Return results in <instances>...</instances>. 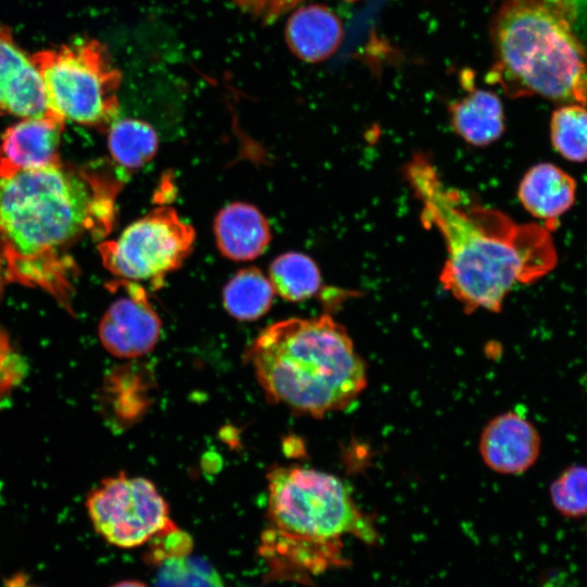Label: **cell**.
Masks as SVG:
<instances>
[{"label":"cell","mask_w":587,"mask_h":587,"mask_svg":"<svg viewBox=\"0 0 587 587\" xmlns=\"http://www.w3.org/2000/svg\"><path fill=\"white\" fill-rule=\"evenodd\" d=\"M213 229L220 252L233 261L257 259L272 238L265 216L245 202H233L223 208L215 217Z\"/></svg>","instance_id":"cell-14"},{"label":"cell","mask_w":587,"mask_h":587,"mask_svg":"<svg viewBox=\"0 0 587 587\" xmlns=\"http://www.w3.org/2000/svg\"><path fill=\"white\" fill-rule=\"evenodd\" d=\"M268 526L261 554L273 573H319L338 564L341 540L374 542L377 532L335 475L310 467L276 466L267 474Z\"/></svg>","instance_id":"cell-4"},{"label":"cell","mask_w":587,"mask_h":587,"mask_svg":"<svg viewBox=\"0 0 587 587\" xmlns=\"http://www.w3.org/2000/svg\"><path fill=\"white\" fill-rule=\"evenodd\" d=\"M247 357L270 401L314 417L349 407L367 383L351 337L329 314L267 326Z\"/></svg>","instance_id":"cell-3"},{"label":"cell","mask_w":587,"mask_h":587,"mask_svg":"<svg viewBox=\"0 0 587 587\" xmlns=\"http://www.w3.org/2000/svg\"><path fill=\"white\" fill-rule=\"evenodd\" d=\"M120 290L99 324L103 347L113 355L138 358L150 352L161 332V320L147 291L136 282L118 278L108 283Z\"/></svg>","instance_id":"cell-9"},{"label":"cell","mask_w":587,"mask_h":587,"mask_svg":"<svg viewBox=\"0 0 587 587\" xmlns=\"http://www.w3.org/2000/svg\"><path fill=\"white\" fill-rule=\"evenodd\" d=\"M254 20L271 24L296 8L302 0H230Z\"/></svg>","instance_id":"cell-23"},{"label":"cell","mask_w":587,"mask_h":587,"mask_svg":"<svg viewBox=\"0 0 587 587\" xmlns=\"http://www.w3.org/2000/svg\"><path fill=\"white\" fill-rule=\"evenodd\" d=\"M550 137L555 151L573 162L587 161V109L565 104L551 116Z\"/></svg>","instance_id":"cell-20"},{"label":"cell","mask_w":587,"mask_h":587,"mask_svg":"<svg viewBox=\"0 0 587 587\" xmlns=\"http://www.w3.org/2000/svg\"><path fill=\"white\" fill-rule=\"evenodd\" d=\"M550 499L555 510L566 517L587 515V466L566 467L550 485Z\"/></svg>","instance_id":"cell-22"},{"label":"cell","mask_w":587,"mask_h":587,"mask_svg":"<svg viewBox=\"0 0 587 587\" xmlns=\"http://www.w3.org/2000/svg\"><path fill=\"white\" fill-rule=\"evenodd\" d=\"M540 436L522 414L505 412L484 427L479 453L484 463L500 474L517 475L529 470L540 453Z\"/></svg>","instance_id":"cell-11"},{"label":"cell","mask_w":587,"mask_h":587,"mask_svg":"<svg viewBox=\"0 0 587 587\" xmlns=\"http://www.w3.org/2000/svg\"><path fill=\"white\" fill-rule=\"evenodd\" d=\"M454 133L465 142L485 147L504 132V111L500 98L490 90L471 88L448 107Z\"/></svg>","instance_id":"cell-16"},{"label":"cell","mask_w":587,"mask_h":587,"mask_svg":"<svg viewBox=\"0 0 587 587\" xmlns=\"http://www.w3.org/2000/svg\"><path fill=\"white\" fill-rule=\"evenodd\" d=\"M7 284H9V282L5 274L4 263L0 254V299L3 296L4 287Z\"/></svg>","instance_id":"cell-25"},{"label":"cell","mask_w":587,"mask_h":587,"mask_svg":"<svg viewBox=\"0 0 587 587\" xmlns=\"http://www.w3.org/2000/svg\"><path fill=\"white\" fill-rule=\"evenodd\" d=\"M287 47L307 63L330 58L344 39L340 18L324 4H308L295 10L285 26Z\"/></svg>","instance_id":"cell-13"},{"label":"cell","mask_w":587,"mask_h":587,"mask_svg":"<svg viewBox=\"0 0 587 587\" xmlns=\"http://www.w3.org/2000/svg\"><path fill=\"white\" fill-rule=\"evenodd\" d=\"M574 0H505L489 34L486 82L511 98L587 104V50L574 32Z\"/></svg>","instance_id":"cell-5"},{"label":"cell","mask_w":587,"mask_h":587,"mask_svg":"<svg viewBox=\"0 0 587 587\" xmlns=\"http://www.w3.org/2000/svg\"><path fill=\"white\" fill-rule=\"evenodd\" d=\"M155 564L154 587H224L216 570L190 553L168 557Z\"/></svg>","instance_id":"cell-21"},{"label":"cell","mask_w":587,"mask_h":587,"mask_svg":"<svg viewBox=\"0 0 587 587\" xmlns=\"http://www.w3.org/2000/svg\"><path fill=\"white\" fill-rule=\"evenodd\" d=\"M30 60L50 112L100 132L117 121L122 72L104 43L84 39L37 51Z\"/></svg>","instance_id":"cell-6"},{"label":"cell","mask_w":587,"mask_h":587,"mask_svg":"<svg viewBox=\"0 0 587 587\" xmlns=\"http://www.w3.org/2000/svg\"><path fill=\"white\" fill-rule=\"evenodd\" d=\"M268 274L275 294L288 301L307 300L322 288L316 263L300 252H287L277 257L271 263Z\"/></svg>","instance_id":"cell-19"},{"label":"cell","mask_w":587,"mask_h":587,"mask_svg":"<svg viewBox=\"0 0 587 587\" xmlns=\"http://www.w3.org/2000/svg\"><path fill=\"white\" fill-rule=\"evenodd\" d=\"M124 168L96 161L0 177V254L9 283L40 288L72 312V249L113 228Z\"/></svg>","instance_id":"cell-1"},{"label":"cell","mask_w":587,"mask_h":587,"mask_svg":"<svg viewBox=\"0 0 587 587\" xmlns=\"http://www.w3.org/2000/svg\"><path fill=\"white\" fill-rule=\"evenodd\" d=\"M64 126L65 121L50 111L9 126L0 139V177L60 165L59 147Z\"/></svg>","instance_id":"cell-10"},{"label":"cell","mask_w":587,"mask_h":587,"mask_svg":"<svg viewBox=\"0 0 587 587\" xmlns=\"http://www.w3.org/2000/svg\"><path fill=\"white\" fill-rule=\"evenodd\" d=\"M111 587H148V586L137 580H124V582L114 584Z\"/></svg>","instance_id":"cell-26"},{"label":"cell","mask_w":587,"mask_h":587,"mask_svg":"<svg viewBox=\"0 0 587 587\" xmlns=\"http://www.w3.org/2000/svg\"><path fill=\"white\" fill-rule=\"evenodd\" d=\"M49 112L40 76L11 29L0 25V115L40 117Z\"/></svg>","instance_id":"cell-12"},{"label":"cell","mask_w":587,"mask_h":587,"mask_svg":"<svg viewBox=\"0 0 587 587\" xmlns=\"http://www.w3.org/2000/svg\"><path fill=\"white\" fill-rule=\"evenodd\" d=\"M522 205L533 216L541 220L548 230L574 203L575 179L552 163H539L523 176L519 190Z\"/></svg>","instance_id":"cell-15"},{"label":"cell","mask_w":587,"mask_h":587,"mask_svg":"<svg viewBox=\"0 0 587 587\" xmlns=\"http://www.w3.org/2000/svg\"><path fill=\"white\" fill-rule=\"evenodd\" d=\"M345 1L353 2V1H358V0H345Z\"/></svg>","instance_id":"cell-27"},{"label":"cell","mask_w":587,"mask_h":587,"mask_svg":"<svg viewBox=\"0 0 587 587\" xmlns=\"http://www.w3.org/2000/svg\"><path fill=\"white\" fill-rule=\"evenodd\" d=\"M404 175L421 204L423 225L435 228L446 245L439 280L466 313L500 312L516 284L533 283L555 266L546 227L517 223L447 186L423 153L413 155Z\"/></svg>","instance_id":"cell-2"},{"label":"cell","mask_w":587,"mask_h":587,"mask_svg":"<svg viewBox=\"0 0 587 587\" xmlns=\"http://www.w3.org/2000/svg\"><path fill=\"white\" fill-rule=\"evenodd\" d=\"M193 228L170 207L154 208L127 226L115 240L98 246L103 265L118 278L163 285L191 253Z\"/></svg>","instance_id":"cell-7"},{"label":"cell","mask_w":587,"mask_h":587,"mask_svg":"<svg viewBox=\"0 0 587 587\" xmlns=\"http://www.w3.org/2000/svg\"><path fill=\"white\" fill-rule=\"evenodd\" d=\"M159 146L155 129L136 118L115 121L108 129V148L113 161L127 170H138L151 161Z\"/></svg>","instance_id":"cell-18"},{"label":"cell","mask_w":587,"mask_h":587,"mask_svg":"<svg viewBox=\"0 0 587 587\" xmlns=\"http://www.w3.org/2000/svg\"><path fill=\"white\" fill-rule=\"evenodd\" d=\"M275 291L270 279L255 266L241 268L225 285L223 304L236 320L250 322L271 308Z\"/></svg>","instance_id":"cell-17"},{"label":"cell","mask_w":587,"mask_h":587,"mask_svg":"<svg viewBox=\"0 0 587 587\" xmlns=\"http://www.w3.org/2000/svg\"><path fill=\"white\" fill-rule=\"evenodd\" d=\"M4 587H39V586L34 584L26 574L16 573L10 576L5 580Z\"/></svg>","instance_id":"cell-24"},{"label":"cell","mask_w":587,"mask_h":587,"mask_svg":"<svg viewBox=\"0 0 587 587\" xmlns=\"http://www.w3.org/2000/svg\"><path fill=\"white\" fill-rule=\"evenodd\" d=\"M87 511L96 532L124 549L142 546L175 526L154 484L124 473L104 478L89 492Z\"/></svg>","instance_id":"cell-8"}]
</instances>
